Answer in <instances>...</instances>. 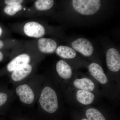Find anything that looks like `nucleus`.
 Wrapping results in <instances>:
<instances>
[{
  "mask_svg": "<svg viewBox=\"0 0 120 120\" xmlns=\"http://www.w3.org/2000/svg\"><path fill=\"white\" fill-rule=\"evenodd\" d=\"M119 46H120V45H119Z\"/></svg>",
  "mask_w": 120,
  "mask_h": 120,
  "instance_id": "obj_23",
  "label": "nucleus"
},
{
  "mask_svg": "<svg viewBox=\"0 0 120 120\" xmlns=\"http://www.w3.org/2000/svg\"><path fill=\"white\" fill-rule=\"evenodd\" d=\"M110 78L120 90V47L106 37L100 40Z\"/></svg>",
  "mask_w": 120,
  "mask_h": 120,
  "instance_id": "obj_2",
  "label": "nucleus"
},
{
  "mask_svg": "<svg viewBox=\"0 0 120 120\" xmlns=\"http://www.w3.org/2000/svg\"><path fill=\"white\" fill-rule=\"evenodd\" d=\"M32 71L31 65L29 64L26 65L12 72V79L15 82L22 80L30 75Z\"/></svg>",
  "mask_w": 120,
  "mask_h": 120,
  "instance_id": "obj_13",
  "label": "nucleus"
},
{
  "mask_svg": "<svg viewBox=\"0 0 120 120\" xmlns=\"http://www.w3.org/2000/svg\"><path fill=\"white\" fill-rule=\"evenodd\" d=\"M8 95L4 93H0V107L4 105L7 101Z\"/></svg>",
  "mask_w": 120,
  "mask_h": 120,
  "instance_id": "obj_17",
  "label": "nucleus"
},
{
  "mask_svg": "<svg viewBox=\"0 0 120 120\" xmlns=\"http://www.w3.org/2000/svg\"><path fill=\"white\" fill-rule=\"evenodd\" d=\"M69 46L83 56L88 58L92 62L99 64V50L94 41L86 37L75 36L69 39Z\"/></svg>",
  "mask_w": 120,
  "mask_h": 120,
  "instance_id": "obj_3",
  "label": "nucleus"
},
{
  "mask_svg": "<svg viewBox=\"0 0 120 120\" xmlns=\"http://www.w3.org/2000/svg\"><path fill=\"white\" fill-rule=\"evenodd\" d=\"M22 7L21 4L8 5L5 7L4 11L7 15L13 16L17 12L21 11Z\"/></svg>",
  "mask_w": 120,
  "mask_h": 120,
  "instance_id": "obj_16",
  "label": "nucleus"
},
{
  "mask_svg": "<svg viewBox=\"0 0 120 120\" xmlns=\"http://www.w3.org/2000/svg\"><path fill=\"white\" fill-rule=\"evenodd\" d=\"M3 58H4V56L3 54L1 52H0V62L3 60Z\"/></svg>",
  "mask_w": 120,
  "mask_h": 120,
  "instance_id": "obj_19",
  "label": "nucleus"
},
{
  "mask_svg": "<svg viewBox=\"0 0 120 120\" xmlns=\"http://www.w3.org/2000/svg\"><path fill=\"white\" fill-rule=\"evenodd\" d=\"M54 4V0H37L35 3V5L39 11H44L52 8Z\"/></svg>",
  "mask_w": 120,
  "mask_h": 120,
  "instance_id": "obj_15",
  "label": "nucleus"
},
{
  "mask_svg": "<svg viewBox=\"0 0 120 120\" xmlns=\"http://www.w3.org/2000/svg\"><path fill=\"white\" fill-rule=\"evenodd\" d=\"M2 28L0 27V37H1L2 34Z\"/></svg>",
  "mask_w": 120,
  "mask_h": 120,
  "instance_id": "obj_21",
  "label": "nucleus"
},
{
  "mask_svg": "<svg viewBox=\"0 0 120 120\" xmlns=\"http://www.w3.org/2000/svg\"><path fill=\"white\" fill-rule=\"evenodd\" d=\"M57 56L64 59L73 61L75 67L87 66L88 62L79 56L78 53L70 46L60 45L56 51Z\"/></svg>",
  "mask_w": 120,
  "mask_h": 120,
  "instance_id": "obj_5",
  "label": "nucleus"
},
{
  "mask_svg": "<svg viewBox=\"0 0 120 120\" xmlns=\"http://www.w3.org/2000/svg\"><path fill=\"white\" fill-rule=\"evenodd\" d=\"M38 45L39 50L44 53H53L57 47L56 42L51 38L40 39L38 40Z\"/></svg>",
  "mask_w": 120,
  "mask_h": 120,
  "instance_id": "obj_10",
  "label": "nucleus"
},
{
  "mask_svg": "<svg viewBox=\"0 0 120 120\" xmlns=\"http://www.w3.org/2000/svg\"><path fill=\"white\" fill-rule=\"evenodd\" d=\"M73 86L79 90L93 92L96 89V85L94 81L87 77L77 78L73 82Z\"/></svg>",
  "mask_w": 120,
  "mask_h": 120,
  "instance_id": "obj_9",
  "label": "nucleus"
},
{
  "mask_svg": "<svg viewBox=\"0 0 120 120\" xmlns=\"http://www.w3.org/2000/svg\"><path fill=\"white\" fill-rule=\"evenodd\" d=\"M39 103L46 112L49 113L56 112L58 105V98L55 91L49 87H45L41 92Z\"/></svg>",
  "mask_w": 120,
  "mask_h": 120,
  "instance_id": "obj_4",
  "label": "nucleus"
},
{
  "mask_svg": "<svg viewBox=\"0 0 120 120\" xmlns=\"http://www.w3.org/2000/svg\"><path fill=\"white\" fill-rule=\"evenodd\" d=\"M86 114L88 120H106L101 113L95 108L88 109L86 110Z\"/></svg>",
  "mask_w": 120,
  "mask_h": 120,
  "instance_id": "obj_14",
  "label": "nucleus"
},
{
  "mask_svg": "<svg viewBox=\"0 0 120 120\" xmlns=\"http://www.w3.org/2000/svg\"><path fill=\"white\" fill-rule=\"evenodd\" d=\"M30 61V57L26 54H22L17 56L12 60L7 65L8 71L13 72L15 70L28 64Z\"/></svg>",
  "mask_w": 120,
  "mask_h": 120,
  "instance_id": "obj_8",
  "label": "nucleus"
},
{
  "mask_svg": "<svg viewBox=\"0 0 120 120\" xmlns=\"http://www.w3.org/2000/svg\"><path fill=\"white\" fill-rule=\"evenodd\" d=\"M16 92L22 102L27 104H30L34 101V95L30 87L26 84L18 86L16 89Z\"/></svg>",
  "mask_w": 120,
  "mask_h": 120,
  "instance_id": "obj_7",
  "label": "nucleus"
},
{
  "mask_svg": "<svg viewBox=\"0 0 120 120\" xmlns=\"http://www.w3.org/2000/svg\"><path fill=\"white\" fill-rule=\"evenodd\" d=\"M56 69L59 76L63 79H69L72 76L71 67L64 60H60L57 62L56 65Z\"/></svg>",
  "mask_w": 120,
  "mask_h": 120,
  "instance_id": "obj_11",
  "label": "nucleus"
},
{
  "mask_svg": "<svg viewBox=\"0 0 120 120\" xmlns=\"http://www.w3.org/2000/svg\"><path fill=\"white\" fill-rule=\"evenodd\" d=\"M23 30L26 35L31 38H41L45 34V30L43 26L35 22L27 23L24 26Z\"/></svg>",
  "mask_w": 120,
  "mask_h": 120,
  "instance_id": "obj_6",
  "label": "nucleus"
},
{
  "mask_svg": "<svg viewBox=\"0 0 120 120\" xmlns=\"http://www.w3.org/2000/svg\"><path fill=\"white\" fill-rule=\"evenodd\" d=\"M71 5L72 11L68 19L75 26H94L110 19L103 9L102 0H71Z\"/></svg>",
  "mask_w": 120,
  "mask_h": 120,
  "instance_id": "obj_1",
  "label": "nucleus"
},
{
  "mask_svg": "<svg viewBox=\"0 0 120 120\" xmlns=\"http://www.w3.org/2000/svg\"><path fill=\"white\" fill-rule=\"evenodd\" d=\"M81 120H88V119H86V118H83V119H82Z\"/></svg>",
  "mask_w": 120,
  "mask_h": 120,
  "instance_id": "obj_22",
  "label": "nucleus"
},
{
  "mask_svg": "<svg viewBox=\"0 0 120 120\" xmlns=\"http://www.w3.org/2000/svg\"><path fill=\"white\" fill-rule=\"evenodd\" d=\"M75 98L79 103L83 105H88L94 102L95 95L93 92L77 90L76 92Z\"/></svg>",
  "mask_w": 120,
  "mask_h": 120,
  "instance_id": "obj_12",
  "label": "nucleus"
},
{
  "mask_svg": "<svg viewBox=\"0 0 120 120\" xmlns=\"http://www.w3.org/2000/svg\"><path fill=\"white\" fill-rule=\"evenodd\" d=\"M4 42L0 40V49L2 48L4 46Z\"/></svg>",
  "mask_w": 120,
  "mask_h": 120,
  "instance_id": "obj_20",
  "label": "nucleus"
},
{
  "mask_svg": "<svg viewBox=\"0 0 120 120\" xmlns=\"http://www.w3.org/2000/svg\"><path fill=\"white\" fill-rule=\"evenodd\" d=\"M24 0H5L4 2L6 4H20L23 2Z\"/></svg>",
  "mask_w": 120,
  "mask_h": 120,
  "instance_id": "obj_18",
  "label": "nucleus"
}]
</instances>
